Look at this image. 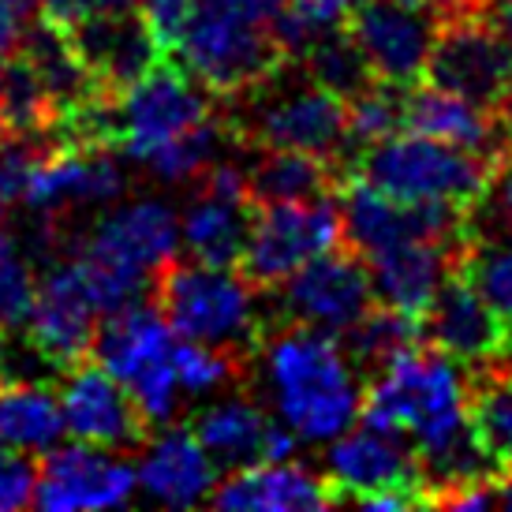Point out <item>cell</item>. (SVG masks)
<instances>
[{
	"instance_id": "obj_42",
	"label": "cell",
	"mask_w": 512,
	"mask_h": 512,
	"mask_svg": "<svg viewBox=\"0 0 512 512\" xmlns=\"http://www.w3.org/2000/svg\"><path fill=\"white\" fill-rule=\"evenodd\" d=\"M393 4H408V8H427L438 19H449L456 12H468V8H486V0H393Z\"/></svg>"
},
{
	"instance_id": "obj_38",
	"label": "cell",
	"mask_w": 512,
	"mask_h": 512,
	"mask_svg": "<svg viewBox=\"0 0 512 512\" xmlns=\"http://www.w3.org/2000/svg\"><path fill=\"white\" fill-rule=\"evenodd\" d=\"M195 4L199 0H143L139 4V12H143V19L150 23V30L157 34V42L165 45L169 57L176 42H180V34H184V27L191 23V15H195Z\"/></svg>"
},
{
	"instance_id": "obj_32",
	"label": "cell",
	"mask_w": 512,
	"mask_h": 512,
	"mask_svg": "<svg viewBox=\"0 0 512 512\" xmlns=\"http://www.w3.org/2000/svg\"><path fill=\"white\" fill-rule=\"evenodd\" d=\"M356 0H285L270 19V30L281 53L288 60H299L314 42L348 27V15Z\"/></svg>"
},
{
	"instance_id": "obj_23",
	"label": "cell",
	"mask_w": 512,
	"mask_h": 512,
	"mask_svg": "<svg viewBox=\"0 0 512 512\" xmlns=\"http://www.w3.org/2000/svg\"><path fill=\"white\" fill-rule=\"evenodd\" d=\"M206 505L236 512H314L333 509L337 494L326 475H314L311 468H299L292 460H262L251 468L228 471V479H217Z\"/></svg>"
},
{
	"instance_id": "obj_5",
	"label": "cell",
	"mask_w": 512,
	"mask_h": 512,
	"mask_svg": "<svg viewBox=\"0 0 512 512\" xmlns=\"http://www.w3.org/2000/svg\"><path fill=\"white\" fill-rule=\"evenodd\" d=\"M187 75H195L217 101H236L281 72L285 53L270 23H251L240 15L195 4L172 57Z\"/></svg>"
},
{
	"instance_id": "obj_13",
	"label": "cell",
	"mask_w": 512,
	"mask_h": 512,
	"mask_svg": "<svg viewBox=\"0 0 512 512\" xmlns=\"http://www.w3.org/2000/svg\"><path fill=\"white\" fill-rule=\"evenodd\" d=\"M441 19L427 8H408L393 0H356L348 15V34L363 49L370 72L397 86L427 79V60Z\"/></svg>"
},
{
	"instance_id": "obj_36",
	"label": "cell",
	"mask_w": 512,
	"mask_h": 512,
	"mask_svg": "<svg viewBox=\"0 0 512 512\" xmlns=\"http://www.w3.org/2000/svg\"><path fill=\"white\" fill-rule=\"evenodd\" d=\"M34 490H38V464L27 453L0 445V512L34 505Z\"/></svg>"
},
{
	"instance_id": "obj_46",
	"label": "cell",
	"mask_w": 512,
	"mask_h": 512,
	"mask_svg": "<svg viewBox=\"0 0 512 512\" xmlns=\"http://www.w3.org/2000/svg\"><path fill=\"white\" fill-rule=\"evenodd\" d=\"M501 505H509V509H512V486L505 490V501H501Z\"/></svg>"
},
{
	"instance_id": "obj_39",
	"label": "cell",
	"mask_w": 512,
	"mask_h": 512,
	"mask_svg": "<svg viewBox=\"0 0 512 512\" xmlns=\"http://www.w3.org/2000/svg\"><path fill=\"white\" fill-rule=\"evenodd\" d=\"M143 0H42V15L57 27H72L75 19L86 15H116V12H139Z\"/></svg>"
},
{
	"instance_id": "obj_14",
	"label": "cell",
	"mask_w": 512,
	"mask_h": 512,
	"mask_svg": "<svg viewBox=\"0 0 512 512\" xmlns=\"http://www.w3.org/2000/svg\"><path fill=\"white\" fill-rule=\"evenodd\" d=\"M60 404H64L68 434L75 441L124 453V449H143L146 438L154 434L131 397V389L101 367L98 359H83L64 370Z\"/></svg>"
},
{
	"instance_id": "obj_25",
	"label": "cell",
	"mask_w": 512,
	"mask_h": 512,
	"mask_svg": "<svg viewBox=\"0 0 512 512\" xmlns=\"http://www.w3.org/2000/svg\"><path fill=\"white\" fill-rule=\"evenodd\" d=\"M255 161L247 169V199L255 206L273 202H314L337 195L348 172L322 154L303 150H255Z\"/></svg>"
},
{
	"instance_id": "obj_44",
	"label": "cell",
	"mask_w": 512,
	"mask_h": 512,
	"mask_svg": "<svg viewBox=\"0 0 512 512\" xmlns=\"http://www.w3.org/2000/svg\"><path fill=\"white\" fill-rule=\"evenodd\" d=\"M4 225H8V202L0 199V232H4Z\"/></svg>"
},
{
	"instance_id": "obj_40",
	"label": "cell",
	"mask_w": 512,
	"mask_h": 512,
	"mask_svg": "<svg viewBox=\"0 0 512 512\" xmlns=\"http://www.w3.org/2000/svg\"><path fill=\"white\" fill-rule=\"evenodd\" d=\"M199 4L228 15H240V19H251V23H270L285 0H199Z\"/></svg>"
},
{
	"instance_id": "obj_15",
	"label": "cell",
	"mask_w": 512,
	"mask_h": 512,
	"mask_svg": "<svg viewBox=\"0 0 512 512\" xmlns=\"http://www.w3.org/2000/svg\"><path fill=\"white\" fill-rule=\"evenodd\" d=\"M101 326V311L86 292V281L75 258L49 262V270L38 277V296L30 307L23 333L42 348L60 367V374L75 363L90 359L94 337Z\"/></svg>"
},
{
	"instance_id": "obj_45",
	"label": "cell",
	"mask_w": 512,
	"mask_h": 512,
	"mask_svg": "<svg viewBox=\"0 0 512 512\" xmlns=\"http://www.w3.org/2000/svg\"><path fill=\"white\" fill-rule=\"evenodd\" d=\"M8 139H12V135H8V131L0 128V150H4V146H8Z\"/></svg>"
},
{
	"instance_id": "obj_19",
	"label": "cell",
	"mask_w": 512,
	"mask_h": 512,
	"mask_svg": "<svg viewBox=\"0 0 512 512\" xmlns=\"http://www.w3.org/2000/svg\"><path fill=\"white\" fill-rule=\"evenodd\" d=\"M64 30L90 75L98 79L105 98H120L128 86H135L169 57L143 12L86 15Z\"/></svg>"
},
{
	"instance_id": "obj_8",
	"label": "cell",
	"mask_w": 512,
	"mask_h": 512,
	"mask_svg": "<svg viewBox=\"0 0 512 512\" xmlns=\"http://www.w3.org/2000/svg\"><path fill=\"white\" fill-rule=\"evenodd\" d=\"M374 303L378 296H374L367 258L348 243L314 255L277 288L281 322H303L337 337L356 326Z\"/></svg>"
},
{
	"instance_id": "obj_10",
	"label": "cell",
	"mask_w": 512,
	"mask_h": 512,
	"mask_svg": "<svg viewBox=\"0 0 512 512\" xmlns=\"http://www.w3.org/2000/svg\"><path fill=\"white\" fill-rule=\"evenodd\" d=\"M124 191H128V176L120 169L116 150L86 143H49L34 161L19 202L34 217L60 221L68 210L105 206L120 199Z\"/></svg>"
},
{
	"instance_id": "obj_20",
	"label": "cell",
	"mask_w": 512,
	"mask_h": 512,
	"mask_svg": "<svg viewBox=\"0 0 512 512\" xmlns=\"http://www.w3.org/2000/svg\"><path fill=\"white\" fill-rule=\"evenodd\" d=\"M404 131L505 161L512 146V113H490L441 86L415 83L404 98Z\"/></svg>"
},
{
	"instance_id": "obj_24",
	"label": "cell",
	"mask_w": 512,
	"mask_h": 512,
	"mask_svg": "<svg viewBox=\"0 0 512 512\" xmlns=\"http://www.w3.org/2000/svg\"><path fill=\"white\" fill-rule=\"evenodd\" d=\"M176 333L165 322V314L157 311L154 299L124 307L116 314H105L90 348V359H98L101 367L116 374L124 385L139 382L154 367L169 363Z\"/></svg>"
},
{
	"instance_id": "obj_35",
	"label": "cell",
	"mask_w": 512,
	"mask_h": 512,
	"mask_svg": "<svg viewBox=\"0 0 512 512\" xmlns=\"http://www.w3.org/2000/svg\"><path fill=\"white\" fill-rule=\"evenodd\" d=\"M38 296V277H34V258L0 232V333L23 329Z\"/></svg>"
},
{
	"instance_id": "obj_47",
	"label": "cell",
	"mask_w": 512,
	"mask_h": 512,
	"mask_svg": "<svg viewBox=\"0 0 512 512\" xmlns=\"http://www.w3.org/2000/svg\"><path fill=\"white\" fill-rule=\"evenodd\" d=\"M8 382V378H4V356H0V385Z\"/></svg>"
},
{
	"instance_id": "obj_17",
	"label": "cell",
	"mask_w": 512,
	"mask_h": 512,
	"mask_svg": "<svg viewBox=\"0 0 512 512\" xmlns=\"http://www.w3.org/2000/svg\"><path fill=\"white\" fill-rule=\"evenodd\" d=\"M419 333H423V344L460 359L464 367L505 356L512 341L509 322L486 303L483 292L460 270L441 281L430 307L419 314Z\"/></svg>"
},
{
	"instance_id": "obj_41",
	"label": "cell",
	"mask_w": 512,
	"mask_h": 512,
	"mask_svg": "<svg viewBox=\"0 0 512 512\" xmlns=\"http://www.w3.org/2000/svg\"><path fill=\"white\" fill-rule=\"evenodd\" d=\"M30 19H23L19 12H12L8 4H0V57H12L23 45V30Z\"/></svg>"
},
{
	"instance_id": "obj_43",
	"label": "cell",
	"mask_w": 512,
	"mask_h": 512,
	"mask_svg": "<svg viewBox=\"0 0 512 512\" xmlns=\"http://www.w3.org/2000/svg\"><path fill=\"white\" fill-rule=\"evenodd\" d=\"M486 12H490V19L505 34V42L512 45V0H486Z\"/></svg>"
},
{
	"instance_id": "obj_30",
	"label": "cell",
	"mask_w": 512,
	"mask_h": 512,
	"mask_svg": "<svg viewBox=\"0 0 512 512\" xmlns=\"http://www.w3.org/2000/svg\"><path fill=\"white\" fill-rule=\"evenodd\" d=\"M404 98H408V86L374 79L363 94L348 101V135H344V172L348 176L367 146L382 143L404 128Z\"/></svg>"
},
{
	"instance_id": "obj_9",
	"label": "cell",
	"mask_w": 512,
	"mask_h": 512,
	"mask_svg": "<svg viewBox=\"0 0 512 512\" xmlns=\"http://www.w3.org/2000/svg\"><path fill=\"white\" fill-rule=\"evenodd\" d=\"M344 243L370 258L412 240H460L471 232V210L449 202H400L374 191L367 180L348 176L337 191Z\"/></svg>"
},
{
	"instance_id": "obj_7",
	"label": "cell",
	"mask_w": 512,
	"mask_h": 512,
	"mask_svg": "<svg viewBox=\"0 0 512 512\" xmlns=\"http://www.w3.org/2000/svg\"><path fill=\"white\" fill-rule=\"evenodd\" d=\"M344 243L341 199L326 195L314 202H273L255 206L251 236L243 247L240 270L262 292H277L288 277L322 255L329 247Z\"/></svg>"
},
{
	"instance_id": "obj_34",
	"label": "cell",
	"mask_w": 512,
	"mask_h": 512,
	"mask_svg": "<svg viewBox=\"0 0 512 512\" xmlns=\"http://www.w3.org/2000/svg\"><path fill=\"white\" fill-rule=\"evenodd\" d=\"M172 367H176L184 397H202V393H217L221 385L240 382L247 367H251V359L225 352V348H210V344L176 337V344H172Z\"/></svg>"
},
{
	"instance_id": "obj_33",
	"label": "cell",
	"mask_w": 512,
	"mask_h": 512,
	"mask_svg": "<svg viewBox=\"0 0 512 512\" xmlns=\"http://www.w3.org/2000/svg\"><path fill=\"white\" fill-rule=\"evenodd\" d=\"M460 273L483 292V299L509 322L512 329V236L471 228Z\"/></svg>"
},
{
	"instance_id": "obj_21",
	"label": "cell",
	"mask_w": 512,
	"mask_h": 512,
	"mask_svg": "<svg viewBox=\"0 0 512 512\" xmlns=\"http://www.w3.org/2000/svg\"><path fill=\"white\" fill-rule=\"evenodd\" d=\"M468 236H460V240H412L370 255L367 266L378 303L419 318L430 307L441 281L453 270H460Z\"/></svg>"
},
{
	"instance_id": "obj_27",
	"label": "cell",
	"mask_w": 512,
	"mask_h": 512,
	"mask_svg": "<svg viewBox=\"0 0 512 512\" xmlns=\"http://www.w3.org/2000/svg\"><path fill=\"white\" fill-rule=\"evenodd\" d=\"M68 434L64 404L49 382L0 385V445L27 456H45Z\"/></svg>"
},
{
	"instance_id": "obj_18",
	"label": "cell",
	"mask_w": 512,
	"mask_h": 512,
	"mask_svg": "<svg viewBox=\"0 0 512 512\" xmlns=\"http://www.w3.org/2000/svg\"><path fill=\"white\" fill-rule=\"evenodd\" d=\"M326 483L337 494V505H352L363 494L374 490H423L419 479V460L408 434H393V430L363 427L344 430L341 438L329 441L326 453ZM430 509V501H427Z\"/></svg>"
},
{
	"instance_id": "obj_51",
	"label": "cell",
	"mask_w": 512,
	"mask_h": 512,
	"mask_svg": "<svg viewBox=\"0 0 512 512\" xmlns=\"http://www.w3.org/2000/svg\"><path fill=\"white\" fill-rule=\"evenodd\" d=\"M509 113H512V109H509Z\"/></svg>"
},
{
	"instance_id": "obj_2",
	"label": "cell",
	"mask_w": 512,
	"mask_h": 512,
	"mask_svg": "<svg viewBox=\"0 0 512 512\" xmlns=\"http://www.w3.org/2000/svg\"><path fill=\"white\" fill-rule=\"evenodd\" d=\"M262 288H255L243 270L206 266L195 258H169L154 277L150 299L165 314L172 333L187 341L225 348L251 359L270 333V318L262 314Z\"/></svg>"
},
{
	"instance_id": "obj_6",
	"label": "cell",
	"mask_w": 512,
	"mask_h": 512,
	"mask_svg": "<svg viewBox=\"0 0 512 512\" xmlns=\"http://www.w3.org/2000/svg\"><path fill=\"white\" fill-rule=\"evenodd\" d=\"M427 83L483 105L490 113L512 109V45L486 8L441 19L427 60Z\"/></svg>"
},
{
	"instance_id": "obj_3",
	"label": "cell",
	"mask_w": 512,
	"mask_h": 512,
	"mask_svg": "<svg viewBox=\"0 0 512 512\" xmlns=\"http://www.w3.org/2000/svg\"><path fill=\"white\" fill-rule=\"evenodd\" d=\"M288 60L251 94L236 98L225 113L232 135L243 150H303L333 157L344 169V135H348V101L329 94L299 68V79H288Z\"/></svg>"
},
{
	"instance_id": "obj_16",
	"label": "cell",
	"mask_w": 512,
	"mask_h": 512,
	"mask_svg": "<svg viewBox=\"0 0 512 512\" xmlns=\"http://www.w3.org/2000/svg\"><path fill=\"white\" fill-rule=\"evenodd\" d=\"M75 255L98 258L105 266L154 281L157 270L180 255V221L169 202L161 199L128 202V206L101 214L90 225L86 240L75 247Z\"/></svg>"
},
{
	"instance_id": "obj_4",
	"label": "cell",
	"mask_w": 512,
	"mask_h": 512,
	"mask_svg": "<svg viewBox=\"0 0 512 512\" xmlns=\"http://www.w3.org/2000/svg\"><path fill=\"white\" fill-rule=\"evenodd\" d=\"M498 165V157L408 131V135H389L382 143L367 146L352 165V176L367 180L389 199L449 202L460 210H475L494 184Z\"/></svg>"
},
{
	"instance_id": "obj_48",
	"label": "cell",
	"mask_w": 512,
	"mask_h": 512,
	"mask_svg": "<svg viewBox=\"0 0 512 512\" xmlns=\"http://www.w3.org/2000/svg\"><path fill=\"white\" fill-rule=\"evenodd\" d=\"M4 60H8V57H0V75H4Z\"/></svg>"
},
{
	"instance_id": "obj_22",
	"label": "cell",
	"mask_w": 512,
	"mask_h": 512,
	"mask_svg": "<svg viewBox=\"0 0 512 512\" xmlns=\"http://www.w3.org/2000/svg\"><path fill=\"white\" fill-rule=\"evenodd\" d=\"M135 468H139V486L146 494L172 509L206 505L217 486V471H221L214 456L195 438V430L184 423H169L150 434L143 445V460Z\"/></svg>"
},
{
	"instance_id": "obj_26",
	"label": "cell",
	"mask_w": 512,
	"mask_h": 512,
	"mask_svg": "<svg viewBox=\"0 0 512 512\" xmlns=\"http://www.w3.org/2000/svg\"><path fill=\"white\" fill-rule=\"evenodd\" d=\"M270 427L273 419L251 397L217 400V404L202 408L191 419L195 438L202 441L206 453L214 456V464L221 471L262 464L266 460V434H270Z\"/></svg>"
},
{
	"instance_id": "obj_29",
	"label": "cell",
	"mask_w": 512,
	"mask_h": 512,
	"mask_svg": "<svg viewBox=\"0 0 512 512\" xmlns=\"http://www.w3.org/2000/svg\"><path fill=\"white\" fill-rule=\"evenodd\" d=\"M341 344L356 374L363 378V385L378 374L382 367H389L400 352H408L415 344H423V333H419V318L404 311H393L385 303H374L356 326L341 333Z\"/></svg>"
},
{
	"instance_id": "obj_37",
	"label": "cell",
	"mask_w": 512,
	"mask_h": 512,
	"mask_svg": "<svg viewBox=\"0 0 512 512\" xmlns=\"http://www.w3.org/2000/svg\"><path fill=\"white\" fill-rule=\"evenodd\" d=\"M471 228L479 232H505L512 236V157H505L494 172L486 199L471 210Z\"/></svg>"
},
{
	"instance_id": "obj_11",
	"label": "cell",
	"mask_w": 512,
	"mask_h": 512,
	"mask_svg": "<svg viewBox=\"0 0 512 512\" xmlns=\"http://www.w3.org/2000/svg\"><path fill=\"white\" fill-rule=\"evenodd\" d=\"M251 221H255V202L247 199V169L221 157L199 176V191L180 214L184 258L240 270Z\"/></svg>"
},
{
	"instance_id": "obj_28",
	"label": "cell",
	"mask_w": 512,
	"mask_h": 512,
	"mask_svg": "<svg viewBox=\"0 0 512 512\" xmlns=\"http://www.w3.org/2000/svg\"><path fill=\"white\" fill-rule=\"evenodd\" d=\"M0 128L12 139H38V143H60V113L45 83L38 79L34 64L23 53L4 60L0 75Z\"/></svg>"
},
{
	"instance_id": "obj_1",
	"label": "cell",
	"mask_w": 512,
	"mask_h": 512,
	"mask_svg": "<svg viewBox=\"0 0 512 512\" xmlns=\"http://www.w3.org/2000/svg\"><path fill=\"white\" fill-rule=\"evenodd\" d=\"M262 378L273 412L296 430L299 441H333L363 412V378L337 333L281 322L258 344Z\"/></svg>"
},
{
	"instance_id": "obj_49",
	"label": "cell",
	"mask_w": 512,
	"mask_h": 512,
	"mask_svg": "<svg viewBox=\"0 0 512 512\" xmlns=\"http://www.w3.org/2000/svg\"><path fill=\"white\" fill-rule=\"evenodd\" d=\"M505 356H509V359H512V341H509V352H505Z\"/></svg>"
},
{
	"instance_id": "obj_12",
	"label": "cell",
	"mask_w": 512,
	"mask_h": 512,
	"mask_svg": "<svg viewBox=\"0 0 512 512\" xmlns=\"http://www.w3.org/2000/svg\"><path fill=\"white\" fill-rule=\"evenodd\" d=\"M116 449L75 441L64 449H49L38 464L34 505L45 512L79 509H120L139 490V468L113 456Z\"/></svg>"
},
{
	"instance_id": "obj_50",
	"label": "cell",
	"mask_w": 512,
	"mask_h": 512,
	"mask_svg": "<svg viewBox=\"0 0 512 512\" xmlns=\"http://www.w3.org/2000/svg\"><path fill=\"white\" fill-rule=\"evenodd\" d=\"M509 157H512V146H509Z\"/></svg>"
},
{
	"instance_id": "obj_31",
	"label": "cell",
	"mask_w": 512,
	"mask_h": 512,
	"mask_svg": "<svg viewBox=\"0 0 512 512\" xmlns=\"http://www.w3.org/2000/svg\"><path fill=\"white\" fill-rule=\"evenodd\" d=\"M303 72L311 75L318 86H326L329 94H337V98L352 101L356 94H363L378 75L370 72L367 57H363V49L356 45V38L348 34V30H337V34H329L322 42H314L307 53L299 60Z\"/></svg>"
}]
</instances>
